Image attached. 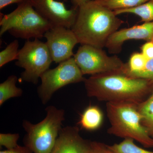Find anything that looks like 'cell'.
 Here are the masks:
<instances>
[{"label":"cell","mask_w":153,"mask_h":153,"mask_svg":"<svg viewBox=\"0 0 153 153\" xmlns=\"http://www.w3.org/2000/svg\"><path fill=\"white\" fill-rule=\"evenodd\" d=\"M88 96L107 102L139 104L153 90L148 79L132 77L123 72L91 75L84 81Z\"/></svg>","instance_id":"obj_1"},{"label":"cell","mask_w":153,"mask_h":153,"mask_svg":"<svg viewBox=\"0 0 153 153\" xmlns=\"http://www.w3.org/2000/svg\"><path fill=\"white\" fill-rule=\"evenodd\" d=\"M117 16L95 0H89L78 8L71 30L79 44L102 49L109 37L124 23Z\"/></svg>","instance_id":"obj_2"},{"label":"cell","mask_w":153,"mask_h":153,"mask_svg":"<svg viewBox=\"0 0 153 153\" xmlns=\"http://www.w3.org/2000/svg\"><path fill=\"white\" fill-rule=\"evenodd\" d=\"M138 104L107 102V115L111 125L108 133L119 137L132 139L146 148H153V138L141 123Z\"/></svg>","instance_id":"obj_3"},{"label":"cell","mask_w":153,"mask_h":153,"mask_svg":"<svg viewBox=\"0 0 153 153\" xmlns=\"http://www.w3.org/2000/svg\"><path fill=\"white\" fill-rule=\"evenodd\" d=\"M54 26L38 13L30 0H27L19 4L16 8L10 13L2 14L0 36L8 32L16 38L27 40L40 39Z\"/></svg>","instance_id":"obj_4"},{"label":"cell","mask_w":153,"mask_h":153,"mask_svg":"<svg viewBox=\"0 0 153 153\" xmlns=\"http://www.w3.org/2000/svg\"><path fill=\"white\" fill-rule=\"evenodd\" d=\"M46 117L34 124L24 120L23 126L27 132L24 144L33 153H50L62 128V122L65 119L63 109L50 105L46 108Z\"/></svg>","instance_id":"obj_5"},{"label":"cell","mask_w":153,"mask_h":153,"mask_svg":"<svg viewBox=\"0 0 153 153\" xmlns=\"http://www.w3.org/2000/svg\"><path fill=\"white\" fill-rule=\"evenodd\" d=\"M53 62L46 43L39 39L27 40L19 50L15 64L24 69L20 80L36 85L41 75L49 68Z\"/></svg>","instance_id":"obj_6"},{"label":"cell","mask_w":153,"mask_h":153,"mask_svg":"<svg viewBox=\"0 0 153 153\" xmlns=\"http://www.w3.org/2000/svg\"><path fill=\"white\" fill-rule=\"evenodd\" d=\"M73 57L83 75L125 73L126 63L115 55L108 56L101 48L81 45Z\"/></svg>","instance_id":"obj_7"},{"label":"cell","mask_w":153,"mask_h":153,"mask_svg":"<svg viewBox=\"0 0 153 153\" xmlns=\"http://www.w3.org/2000/svg\"><path fill=\"white\" fill-rule=\"evenodd\" d=\"M38 93L42 103L47 104L52 95L61 88L72 83L84 82L85 78L73 57L59 63L41 75Z\"/></svg>","instance_id":"obj_8"},{"label":"cell","mask_w":153,"mask_h":153,"mask_svg":"<svg viewBox=\"0 0 153 153\" xmlns=\"http://www.w3.org/2000/svg\"><path fill=\"white\" fill-rule=\"evenodd\" d=\"M48 49L53 62L60 63L73 57V50L79 44L71 29L54 26L44 34Z\"/></svg>","instance_id":"obj_9"},{"label":"cell","mask_w":153,"mask_h":153,"mask_svg":"<svg viewBox=\"0 0 153 153\" xmlns=\"http://www.w3.org/2000/svg\"><path fill=\"white\" fill-rule=\"evenodd\" d=\"M34 8L54 26L71 29L75 23L78 8L68 9L64 2L57 0H30Z\"/></svg>","instance_id":"obj_10"},{"label":"cell","mask_w":153,"mask_h":153,"mask_svg":"<svg viewBox=\"0 0 153 153\" xmlns=\"http://www.w3.org/2000/svg\"><path fill=\"white\" fill-rule=\"evenodd\" d=\"M133 39L153 42V21L118 30L108 38L105 47L110 53L117 54L121 51L125 42Z\"/></svg>","instance_id":"obj_11"},{"label":"cell","mask_w":153,"mask_h":153,"mask_svg":"<svg viewBox=\"0 0 153 153\" xmlns=\"http://www.w3.org/2000/svg\"><path fill=\"white\" fill-rule=\"evenodd\" d=\"M77 126L62 128L50 153H91V141L84 139Z\"/></svg>","instance_id":"obj_12"},{"label":"cell","mask_w":153,"mask_h":153,"mask_svg":"<svg viewBox=\"0 0 153 153\" xmlns=\"http://www.w3.org/2000/svg\"><path fill=\"white\" fill-rule=\"evenodd\" d=\"M103 114L98 106L90 105L84 111L78 124L82 128L89 131L97 129L103 121Z\"/></svg>","instance_id":"obj_13"},{"label":"cell","mask_w":153,"mask_h":153,"mask_svg":"<svg viewBox=\"0 0 153 153\" xmlns=\"http://www.w3.org/2000/svg\"><path fill=\"white\" fill-rule=\"evenodd\" d=\"M141 123L153 138V90L150 95L137 105Z\"/></svg>","instance_id":"obj_14"},{"label":"cell","mask_w":153,"mask_h":153,"mask_svg":"<svg viewBox=\"0 0 153 153\" xmlns=\"http://www.w3.org/2000/svg\"><path fill=\"white\" fill-rule=\"evenodd\" d=\"M17 81V76L15 75H11L0 84L1 106L10 99L22 96L23 91L16 86Z\"/></svg>","instance_id":"obj_15"},{"label":"cell","mask_w":153,"mask_h":153,"mask_svg":"<svg viewBox=\"0 0 153 153\" xmlns=\"http://www.w3.org/2000/svg\"><path fill=\"white\" fill-rule=\"evenodd\" d=\"M117 16L124 13L133 14L138 16L141 22H148L153 21V0L147 1L132 8L117 10L114 11Z\"/></svg>","instance_id":"obj_16"},{"label":"cell","mask_w":153,"mask_h":153,"mask_svg":"<svg viewBox=\"0 0 153 153\" xmlns=\"http://www.w3.org/2000/svg\"><path fill=\"white\" fill-rule=\"evenodd\" d=\"M99 4L113 11L135 7L149 0H95Z\"/></svg>","instance_id":"obj_17"},{"label":"cell","mask_w":153,"mask_h":153,"mask_svg":"<svg viewBox=\"0 0 153 153\" xmlns=\"http://www.w3.org/2000/svg\"><path fill=\"white\" fill-rule=\"evenodd\" d=\"M108 146L114 153H153L138 146L134 143V140L130 138L124 139L120 143L108 145Z\"/></svg>","instance_id":"obj_18"},{"label":"cell","mask_w":153,"mask_h":153,"mask_svg":"<svg viewBox=\"0 0 153 153\" xmlns=\"http://www.w3.org/2000/svg\"><path fill=\"white\" fill-rule=\"evenodd\" d=\"M148 60L141 52H134L131 56L128 63H126L125 73L131 76L133 74L142 71Z\"/></svg>","instance_id":"obj_19"},{"label":"cell","mask_w":153,"mask_h":153,"mask_svg":"<svg viewBox=\"0 0 153 153\" xmlns=\"http://www.w3.org/2000/svg\"><path fill=\"white\" fill-rule=\"evenodd\" d=\"M19 42L14 40L7 45L5 49L0 52V67L1 68L7 63L18 58L19 50Z\"/></svg>","instance_id":"obj_20"},{"label":"cell","mask_w":153,"mask_h":153,"mask_svg":"<svg viewBox=\"0 0 153 153\" xmlns=\"http://www.w3.org/2000/svg\"><path fill=\"white\" fill-rule=\"evenodd\" d=\"M20 137L19 134H0V146L11 149L19 146L17 143Z\"/></svg>","instance_id":"obj_21"},{"label":"cell","mask_w":153,"mask_h":153,"mask_svg":"<svg viewBox=\"0 0 153 153\" xmlns=\"http://www.w3.org/2000/svg\"><path fill=\"white\" fill-rule=\"evenodd\" d=\"M131 76L148 79L153 83V58L148 60L142 71L133 74Z\"/></svg>","instance_id":"obj_22"},{"label":"cell","mask_w":153,"mask_h":153,"mask_svg":"<svg viewBox=\"0 0 153 153\" xmlns=\"http://www.w3.org/2000/svg\"><path fill=\"white\" fill-rule=\"evenodd\" d=\"M91 153H114L108 146V145L103 143L97 141H91Z\"/></svg>","instance_id":"obj_23"},{"label":"cell","mask_w":153,"mask_h":153,"mask_svg":"<svg viewBox=\"0 0 153 153\" xmlns=\"http://www.w3.org/2000/svg\"><path fill=\"white\" fill-rule=\"evenodd\" d=\"M141 53L144 55L148 60L153 58V42H146L141 47Z\"/></svg>","instance_id":"obj_24"},{"label":"cell","mask_w":153,"mask_h":153,"mask_svg":"<svg viewBox=\"0 0 153 153\" xmlns=\"http://www.w3.org/2000/svg\"><path fill=\"white\" fill-rule=\"evenodd\" d=\"M0 153H33L32 151L26 146H18L16 147L11 149L1 151Z\"/></svg>","instance_id":"obj_25"},{"label":"cell","mask_w":153,"mask_h":153,"mask_svg":"<svg viewBox=\"0 0 153 153\" xmlns=\"http://www.w3.org/2000/svg\"><path fill=\"white\" fill-rule=\"evenodd\" d=\"M27 0H0V10L13 4H19Z\"/></svg>","instance_id":"obj_26"},{"label":"cell","mask_w":153,"mask_h":153,"mask_svg":"<svg viewBox=\"0 0 153 153\" xmlns=\"http://www.w3.org/2000/svg\"><path fill=\"white\" fill-rule=\"evenodd\" d=\"M58 1L63 2H67L70 1L73 5V7L75 8H79V7L84 4L89 0H57Z\"/></svg>","instance_id":"obj_27"}]
</instances>
